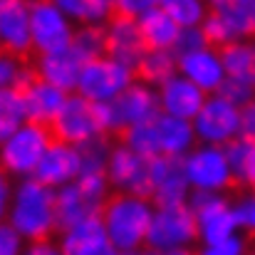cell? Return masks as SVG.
<instances>
[{
	"label": "cell",
	"instance_id": "obj_1",
	"mask_svg": "<svg viewBox=\"0 0 255 255\" xmlns=\"http://www.w3.org/2000/svg\"><path fill=\"white\" fill-rule=\"evenodd\" d=\"M7 226L27 243L52 241L57 233V191L25 178L12 191Z\"/></svg>",
	"mask_w": 255,
	"mask_h": 255
},
{
	"label": "cell",
	"instance_id": "obj_2",
	"mask_svg": "<svg viewBox=\"0 0 255 255\" xmlns=\"http://www.w3.org/2000/svg\"><path fill=\"white\" fill-rule=\"evenodd\" d=\"M151 218H154L151 201L131 196V193H119V191L109 193L99 213V221L107 231L109 243L122 255L146 248Z\"/></svg>",
	"mask_w": 255,
	"mask_h": 255
},
{
	"label": "cell",
	"instance_id": "obj_3",
	"mask_svg": "<svg viewBox=\"0 0 255 255\" xmlns=\"http://www.w3.org/2000/svg\"><path fill=\"white\" fill-rule=\"evenodd\" d=\"M107 173H82L75 183L57 191V231L65 233L89 218H99L104 201L109 198Z\"/></svg>",
	"mask_w": 255,
	"mask_h": 255
},
{
	"label": "cell",
	"instance_id": "obj_4",
	"mask_svg": "<svg viewBox=\"0 0 255 255\" xmlns=\"http://www.w3.org/2000/svg\"><path fill=\"white\" fill-rule=\"evenodd\" d=\"M104 109V127H107V136H112L114 141L122 139L129 129L141 127V124H151L159 114V94L154 87H146L141 82L129 85L114 102L102 104Z\"/></svg>",
	"mask_w": 255,
	"mask_h": 255
},
{
	"label": "cell",
	"instance_id": "obj_5",
	"mask_svg": "<svg viewBox=\"0 0 255 255\" xmlns=\"http://www.w3.org/2000/svg\"><path fill=\"white\" fill-rule=\"evenodd\" d=\"M208 47L221 50L231 42L255 37V0H218L208 5L201 25Z\"/></svg>",
	"mask_w": 255,
	"mask_h": 255
},
{
	"label": "cell",
	"instance_id": "obj_6",
	"mask_svg": "<svg viewBox=\"0 0 255 255\" xmlns=\"http://www.w3.org/2000/svg\"><path fill=\"white\" fill-rule=\"evenodd\" d=\"M52 131L50 127L27 122L22 124L5 144H0V169L7 176L17 178H32L40 166L45 151L52 146Z\"/></svg>",
	"mask_w": 255,
	"mask_h": 255
},
{
	"label": "cell",
	"instance_id": "obj_7",
	"mask_svg": "<svg viewBox=\"0 0 255 255\" xmlns=\"http://www.w3.org/2000/svg\"><path fill=\"white\" fill-rule=\"evenodd\" d=\"M50 131L55 141H62L70 146H82L97 136H107L104 109L102 104H94L80 94H70L62 112L50 124Z\"/></svg>",
	"mask_w": 255,
	"mask_h": 255
},
{
	"label": "cell",
	"instance_id": "obj_8",
	"mask_svg": "<svg viewBox=\"0 0 255 255\" xmlns=\"http://www.w3.org/2000/svg\"><path fill=\"white\" fill-rule=\"evenodd\" d=\"M198 238V223L196 213L191 211L188 203L183 206H171V208H154L146 248L156 253H171L188 248Z\"/></svg>",
	"mask_w": 255,
	"mask_h": 255
},
{
	"label": "cell",
	"instance_id": "obj_9",
	"mask_svg": "<svg viewBox=\"0 0 255 255\" xmlns=\"http://www.w3.org/2000/svg\"><path fill=\"white\" fill-rule=\"evenodd\" d=\"M104 173H107V181L114 191L131 193V196L151 201V196H154L151 159H144V156L134 154L122 141H114Z\"/></svg>",
	"mask_w": 255,
	"mask_h": 255
},
{
	"label": "cell",
	"instance_id": "obj_10",
	"mask_svg": "<svg viewBox=\"0 0 255 255\" xmlns=\"http://www.w3.org/2000/svg\"><path fill=\"white\" fill-rule=\"evenodd\" d=\"M134 82L136 77L129 67L114 62L112 57H97L87 62L75 92L94 104H109Z\"/></svg>",
	"mask_w": 255,
	"mask_h": 255
},
{
	"label": "cell",
	"instance_id": "obj_11",
	"mask_svg": "<svg viewBox=\"0 0 255 255\" xmlns=\"http://www.w3.org/2000/svg\"><path fill=\"white\" fill-rule=\"evenodd\" d=\"M183 171L191 188L203 193H221V191H236L233 173L228 166V156L223 146H198L191 154L183 156Z\"/></svg>",
	"mask_w": 255,
	"mask_h": 255
},
{
	"label": "cell",
	"instance_id": "obj_12",
	"mask_svg": "<svg viewBox=\"0 0 255 255\" xmlns=\"http://www.w3.org/2000/svg\"><path fill=\"white\" fill-rule=\"evenodd\" d=\"M30 32L35 57L57 52L67 47L75 37L72 20L60 10L57 2H30Z\"/></svg>",
	"mask_w": 255,
	"mask_h": 255
},
{
	"label": "cell",
	"instance_id": "obj_13",
	"mask_svg": "<svg viewBox=\"0 0 255 255\" xmlns=\"http://www.w3.org/2000/svg\"><path fill=\"white\" fill-rule=\"evenodd\" d=\"M191 211L196 213V223H198V238L206 246H216L223 243L228 238H233V231L238 228L236 213L228 206V201L221 193H203V191H193L188 198Z\"/></svg>",
	"mask_w": 255,
	"mask_h": 255
},
{
	"label": "cell",
	"instance_id": "obj_14",
	"mask_svg": "<svg viewBox=\"0 0 255 255\" xmlns=\"http://www.w3.org/2000/svg\"><path fill=\"white\" fill-rule=\"evenodd\" d=\"M193 131L206 146H226L241 134V109L221 97H211L196 114Z\"/></svg>",
	"mask_w": 255,
	"mask_h": 255
},
{
	"label": "cell",
	"instance_id": "obj_15",
	"mask_svg": "<svg viewBox=\"0 0 255 255\" xmlns=\"http://www.w3.org/2000/svg\"><path fill=\"white\" fill-rule=\"evenodd\" d=\"M0 52L22 62H32L30 2L0 0Z\"/></svg>",
	"mask_w": 255,
	"mask_h": 255
},
{
	"label": "cell",
	"instance_id": "obj_16",
	"mask_svg": "<svg viewBox=\"0 0 255 255\" xmlns=\"http://www.w3.org/2000/svg\"><path fill=\"white\" fill-rule=\"evenodd\" d=\"M87 62H92V60L87 57L75 42H70L67 47H62L57 52L35 57L32 60V70L47 85L57 87V89H62V92L70 94L72 89H77L80 75H82V70L87 67Z\"/></svg>",
	"mask_w": 255,
	"mask_h": 255
},
{
	"label": "cell",
	"instance_id": "obj_17",
	"mask_svg": "<svg viewBox=\"0 0 255 255\" xmlns=\"http://www.w3.org/2000/svg\"><path fill=\"white\" fill-rule=\"evenodd\" d=\"M104 32H107V55L104 57H112L114 62H119L134 72L136 65L141 62V57L149 52L144 45L139 22L112 10V17L107 20Z\"/></svg>",
	"mask_w": 255,
	"mask_h": 255
},
{
	"label": "cell",
	"instance_id": "obj_18",
	"mask_svg": "<svg viewBox=\"0 0 255 255\" xmlns=\"http://www.w3.org/2000/svg\"><path fill=\"white\" fill-rule=\"evenodd\" d=\"M82 176V156L77 146L62 144V141H52V146L45 151L40 166L35 171V181H40L42 186L60 191L70 183H75Z\"/></svg>",
	"mask_w": 255,
	"mask_h": 255
},
{
	"label": "cell",
	"instance_id": "obj_19",
	"mask_svg": "<svg viewBox=\"0 0 255 255\" xmlns=\"http://www.w3.org/2000/svg\"><path fill=\"white\" fill-rule=\"evenodd\" d=\"M17 89L22 92V99H25V107H27V122H35V124H42V127H50L57 119V114L62 112V107L70 97L67 92L40 80L35 75L32 65H30L27 77L22 80V85Z\"/></svg>",
	"mask_w": 255,
	"mask_h": 255
},
{
	"label": "cell",
	"instance_id": "obj_20",
	"mask_svg": "<svg viewBox=\"0 0 255 255\" xmlns=\"http://www.w3.org/2000/svg\"><path fill=\"white\" fill-rule=\"evenodd\" d=\"M151 173H154V206L156 208H171L188 203V181L183 171V159L171 156H156L151 159Z\"/></svg>",
	"mask_w": 255,
	"mask_h": 255
},
{
	"label": "cell",
	"instance_id": "obj_21",
	"mask_svg": "<svg viewBox=\"0 0 255 255\" xmlns=\"http://www.w3.org/2000/svg\"><path fill=\"white\" fill-rule=\"evenodd\" d=\"M156 94H159L161 114L183 122H193L201 107L206 104V92H201L193 82H188L181 75H173L169 82H164L156 89Z\"/></svg>",
	"mask_w": 255,
	"mask_h": 255
},
{
	"label": "cell",
	"instance_id": "obj_22",
	"mask_svg": "<svg viewBox=\"0 0 255 255\" xmlns=\"http://www.w3.org/2000/svg\"><path fill=\"white\" fill-rule=\"evenodd\" d=\"M176 62H178V75L186 77L188 82H193L201 92H218V87L226 80L218 50H213V47L188 52V55L178 57Z\"/></svg>",
	"mask_w": 255,
	"mask_h": 255
},
{
	"label": "cell",
	"instance_id": "obj_23",
	"mask_svg": "<svg viewBox=\"0 0 255 255\" xmlns=\"http://www.w3.org/2000/svg\"><path fill=\"white\" fill-rule=\"evenodd\" d=\"M154 129H156V141H159V154L171 156V159H183L186 151H191L193 141H196V131L191 122L183 119H173L166 114H159L154 119Z\"/></svg>",
	"mask_w": 255,
	"mask_h": 255
},
{
	"label": "cell",
	"instance_id": "obj_24",
	"mask_svg": "<svg viewBox=\"0 0 255 255\" xmlns=\"http://www.w3.org/2000/svg\"><path fill=\"white\" fill-rule=\"evenodd\" d=\"M60 251L62 255H94L97 251L112 246L107 238V231L99 218H89L85 223L60 233Z\"/></svg>",
	"mask_w": 255,
	"mask_h": 255
},
{
	"label": "cell",
	"instance_id": "obj_25",
	"mask_svg": "<svg viewBox=\"0 0 255 255\" xmlns=\"http://www.w3.org/2000/svg\"><path fill=\"white\" fill-rule=\"evenodd\" d=\"M139 30H141L146 50H164V52L173 50V45H176V40L181 35V27L171 20V15L159 2H156L154 10H149L139 20Z\"/></svg>",
	"mask_w": 255,
	"mask_h": 255
},
{
	"label": "cell",
	"instance_id": "obj_26",
	"mask_svg": "<svg viewBox=\"0 0 255 255\" xmlns=\"http://www.w3.org/2000/svg\"><path fill=\"white\" fill-rule=\"evenodd\" d=\"M223 151L228 156V166L233 173L236 191L251 188L255 193V141L236 139V141L226 144Z\"/></svg>",
	"mask_w": 255,
	"mask_h": 255
},
{
	"label": "cell",
	"instance_id": "obj_27",
	"mask_svg": "<svg viewBox=\"0 0 255 255\" xmlns=\"http://www.w3.org/2000/svg\"><path fill=\"white\" fill-rule=\"evenodd\" d=\"M176 72H178V62H176V55H173V52L149 50V52L141 57V62L136 65L134 77H136V82H141V85L159 89L164 82H169Z\"/></svg>",
	"mask_w": 255,
	"mask_h": 255
},
{
	"label": "cell",
	"instance_id": "obj_28",
	"mask_svg": "<svg viewBox=\"0 0 255 255\" xmlns=\"http://www.w3.org/2000/svg\"><path fill=\"white\" fill-rule=\"evenodd\" d=\"M221 65L226 77L231 80H243V82H253L255 85V52L253 45L248 42H231L226 47L218 50Z\"/></svg>",
	"mask_w": 255,
	"mask_h": 255
},
{
	"label": "cell",
	"instance_id": "obj_29",
	"mask_svg": "<svg viewBox=\"0 0 255 255\" xmlns=\"http://www.w3.org/2000/svg\"><path fill=\"white\" fill-rule=\"evenodd\" d=\"M22 124H27V107L17 87L0 89V144H5Z\"/></svg>",
	"mask_w": 255,
	"mask_h": 255
},
{
	"label": "cell",
	"instance_id": "obj_30",
	"mask_svg": "<svg viewBox=\"0 0 255 255\" xmlns=\"http://www.w3.org/2000/svg\"><path fill=\"white\" fill-rule=\"evenodd\" d=\"M57 5L70 20L80 22V27L107 25V20L112 17V10H114V2H109V0H62Z\"/></svg>",
	"mask_w": 255,
	"mask_h": 255
},
{
	"label": "cell",
	"instance_id": "obj_31",
	"mask_svg": "<svg viewBox=\"0 0 255 255\" xmlns=\"http://www.w3.org/2000/svg\"><path fill=\"white\" fill-rule=\"evenodd\" d=\"M166 12L171 15V20L181 27V30H196L203 25L208 7L203 2L196 0H169V2H159Z\"/></svg>",
	"mask_w": 255,
	"mask_h": 255
},
{
	"label": "cell",
	"instance_id": "obj_32",
	"mask_svg": "<svg viewBox=\"0 0 255 255\" xmlns=\"http://www.w3.org/2000/svg\"><path fill=\"white\" fill-rule=\"evenodd\" d=\"M253 94H255L253 82L231 80V77H226V80H223V85L218 87V92H216V97H221V99H226V102L236 104L238 109H243L248 102H253Z\"/></svg>",
	"mask_w": 255,
	"mask_h": 255
},
{
	"label": "cell",
	"instance_id": "obj_33",
	"mask_svg": "<svg viewBox=\"0 0 255 255\" xmlns=\"http://www.w3.org/2000/svg\"><path fill=\"white\" fill-rule=\"evenodd\" d=\"M233 213H236L238 226L246 228L248 236H253L255 238V193L251 196V198H243V201L233 208Z\"/></svg>",
	"mask_w": 255,
	"mask_h": 255
},
{
	"label": "cell",
	"instance_id": "obj_34",
	"mask_svg": "<svg viewBox=\"0 0 255 255\" xmlns=\"http://www.w3.org/2000/svg\"><path fill=\"white\" fill-rule=\"evenodd\" d=\"M22 238L7 226H0V255H22Z\"/></svg>",
	"mask_w": 255,
	"mask_h": 255
},
{
	"label": "cell",
	"instance_id": "obj_35",
	"mask_svg": "<svg viewBox=\"0 0 255 255\" xmlns=\"http://www.w3.org/2000/svg\"><path fill=\"white\" fill-rule=\"evenodd\" d=\"M156 7V2H127V0H122V2H114V12H119V15H124V17H131V20H141L149 10H154Z\"/></svg>",
	"mask_w": 255,
	"mask_h": 255
},
{
	"label": "cell",
	"instance_id": "obj_36",
	"mask_svg": "<svg viewBox=\"0 0 255 255\" xmlns=\"http://www.w3.org/2000/svg\"><path fill=\"white\" fill-rule=\"evenodd\" d=\"M12 183H10V176L0 169V226L7 221V213H10V203H12Z\"/></svg>",
	"mask_w": 255,
	"mask_h": 255
},
{
	"label": "cell",
	"instance_id": "obj_37",
	"mask_svg": "<svg viewBox=\"0 0 255 255\" xmlns=\"http://www.w3.org/2000/svg\"><path fill=\"white\" fill-rule=\"evenodd\" d=\"M198 255H243V241H238L236 236L223 241V243H216V246H206Z\"/></svg>",
	"mask_w": 255,
	"mask_h": 255
},
{
	"label": "cell",
	"instance_id": "obj_38",
	"mask_svg": "<svg viewBox=\"0 0 255 255\" xmlns=\"http://www.w3.org/2000/svg\"><path fill=\"white\" fill-rule=\"evenodd\" d=\"M241 139L255 141V99L241 109Z\"/></svg>",
	"mask_w": 255,
	"mask_h": 255
},
{
	"label": "cell",
	"instance_id": "obj_39",
	"mask_svg": "<svg viewBox=\"0 0 255 255\" xmlns=\"http://www.w3.org/2000/svg\"><path fill=\"white\" fill-rule=\"evenodd\" d=\"M22 255H62L60 243L55 241H37V243H27L22 248Z\"/></svg>",
	"mask_w": 255,
	"mask_h": 255
},
{
	"label": "cell",
	"instance_id": "obj_40",
	"mask_svg": "<svg viewBox=\"0 0 255 255\" xmlns=\"http://www.w3.org/2000/svg\"><path fill=\"white\" fill-rule=\"evenodd\" d=\"M164 255H198V253H193L188 248H181V251H171V253H164Z\"/></svg>",
	"mask_w": 255,
	"mask_h": 255
},
{
	"label": "cell",
	"instance_id": "obj_41",
	"mask_svg": "<svg viewBox=\"0 0 255 255\" xmlns=\"http://www.w3.org/2000/svg\"><path fill=\"white\" fill-rule=\"evenodd\" d=\"M129 255H164V253H156V251H149V248H141L136 253H129Z\"/></svg>",
	"mask_w": 255,
	"mask_h": 255
},
{
	"label": "cell",
	"instance_id": "obj_42",
	"mask_svg": "<svg viewBox=\"0 0 255 255\" xmlns=\"http://www.w3.org/2000/svg\"><path fill=\"white\" fill-rule=\"evenodd\" d=\"M253 255H255V253H253Z\"/></svg>",
	"mask_w": 255,
	"mask_h": 255
}]
</instances>
